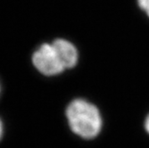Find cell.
Returning <instances> with one entry per match:
<instances>
[{"mask_svg":"<svg viewBox=\"0 0 149 148\" xmlns=\"http://www.w3.org/2000/svg\"><path fill=\"white\" fill-rule=\"evenodd\" d=\"M32 63L36 69L46 76H55L65 71L52 44L40 46L33 53Z\"/></svg>","mask_w":149,"mask_h":148,"instance_id":"2","label":"cell"},{"mask_svg":"<svg viewBox=\"0 0 149 148\" xmlns=\"http://www.w3.org/2000/svg\"><path fill=\"white\" fill-rule=\"evenodd\" d=\"M139 7L146 13L149 17V0H138Z\"/></svg>","mask_w":149,"mask_h":148,"instance_id":"4","label":"cell"},{"mask_svg":"<svg viewBox=\"0 0 149 148\" xmlns=\"http://www.w3.org/2000/svg\"><path fill=\"white\" fill-rule=\"evenodd\" d=\"M3 133H4V127H3L2 120H0V139H1L3 137Z\"/></svg>","mask_w":149,"mask_h":148,"instance_id":"6","label":"cell"},{"mask_svg":"<svg viewBox=\"0 0 149 148\" xmlns=\"http://www.w3.org/2000/svg\"><path fill=\"white\" fill-rule=\"evenodd\" d=\"M145 129H146V132L149 134V114L147 115V117L145 120Z\"/></svg>","mask_w":149,"mask_h":148,"instance_id":"5","label":"cell"},{"mask_svg":"<svg viewBox=\"0 0 149 148\" xmlns=\"http://www.w3.org/2000/svg\"><path fill=\"white\" fill-rule=\"evenodd\" d=\"M57 56L64 67V69H71L78 63V51L75 46L68 40L63 38L56 39L52 43Z\"/></svg>","mask_w":149,"mask_h":148,"instance_id":"3","label":"cell"},{"mask_svg":"<svg viewBox=\"0 0 149 148\" xmlns=\"http://www.w3.org/2000/svg\"><path fill=\"white\" fill-rule=\"evenodd\" d=\"M66 118L72 132L85 139L96 138L102 129V118L97 107L84 99H75L69 104Z\"/></svg>","mask_w":149,"mask_h":148,"instance_id":"1","label":"cell"}]
</instances>
